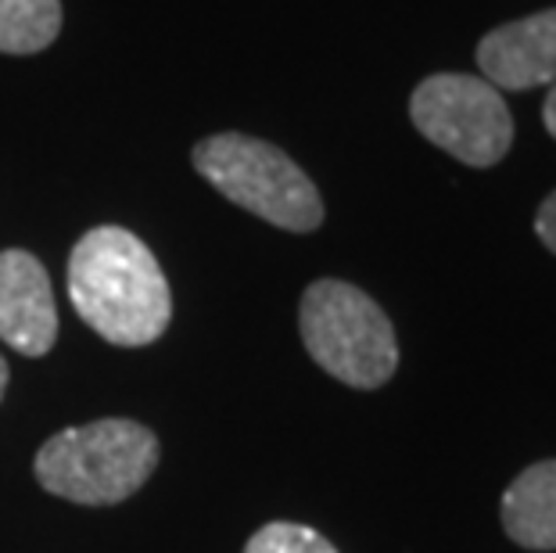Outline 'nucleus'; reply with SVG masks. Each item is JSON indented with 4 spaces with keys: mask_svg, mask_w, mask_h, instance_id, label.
Here are the masks:
<instances>
[{
    "mask_svg": "<svg viewBox=\"0 0 556 553\" xmlns=\"http://www.w3.org/2000/svg\"><path fill=\"white\" fill-rule=\"evenodd\" d=\"M8 378H11V370H8V360L0 356V399H4V392H8Z\"/></svg>",
    "mask_w": 556,
    "mask_h": 553,
    "instance_id": "ddd939ff",
    "label": "nucleus"
},
{
    "mask_svg": "<svg viewBox=\"0 0 556 553\" xmlns=\"http://www.w3.org/2000/svg\"><path fill=\"white\" fill-rule=\"evenodd\" d=\"M478 68L495 90L556 84V8L506 22L478 43Z\"/></svg>",
    "mask_w": 556,
    "mask_h": 553,
    "instance_id": "0eeeda50",
    "label": "nucleus"
},
{
    "mask_svg": "<svg viewBox=\"0 0 556 553\" xmlns=\"http://www.w3.org/2000/svg\"><path fill=\"white\" fill-rule=\"evenodd\" d=\"M194 169L244 213L280 230L309 234L324 223L316 184L277 144L244 134H216L194 144Z\"/></svg>",
    "mask_w": 556,
    "mask_h": 553,
    "instance_id": "20e7f679",
    "label": "nucleus"
},
{
    "mask_svg": "<svg viewBox=\"0 0 556 553\" xmlns=\"http://www.w3.org/2000/svg\"><path fill=\"white\" fill-rule=\"evenodd\" d=\"M62 33V0H0V51L37 54Z\"/></svg>",
    "mask_w": 556,
    "mask_h": 553,
    "instance_id": "1a4fd4ad",
    "label": "nucleus"
},
{
    "mask_svg": "<svg viewBox=\"0 0 556 553\" xmlns=\"http://www.w3.org/2000/svg\"><path fill=\"white\" fill-rule=\"evenodd\" d=\"M413 126L464 166L489 169L514 144V115L503 93L478 76L438 73L413 90Z\"/></svg>",
    "mask_w": 556,
    "mask_h": 553,
    "instance_id": "39448f33",
    "label": "nucleus"
},
{
    "mask_svg": "<svg viewBox=\"0 0 556 553\" xmlns=\"http://www.w3.org/2000/svg\"><path fill=\"white\" fill-rule=\"evenodd\" d=\"M68 299L90 331L119 349L151 345L173 321L155 252L123 227H93L68 255Z\"/></svg>",
    "mask_w": 556,
    "mask_h": 553,
    "instance_id": "f257e3e1",
    "label": "nucleus"
},
{
    "mask_svg": "<svg viewBox=\"0 0 556 553\" xmlns=\"http://www.w3.org/2000/svg\"><path fill=\"white\" fill-rule=\"evenodd\" d=\"M535 234H539V241L546 244V249L556 255V191L542 202L539 209V216H535Z\"/></svg>",
    "mask_w": 556,
    "mask_h": 553,
    "instance_id": "9b49d317",
    "label": "nucleus"
},
{
    "mask_svg": "<svg viewBox=\"0 0 556 553\" xmlns=\"http://www.w3.org/2000/svg\"><path fill=\"white\" fill-rule=\"evenodd\" d=\"M0 341L22 356H47L58 341V305L51 277L37 255L0 252Z\"/></svg>",
    "mask_w": 556,
    "mask_h": 553,
    "instance_id": "423d86ee",
    "label": "nucleus"
},
{
    "mask_svg": "<svg viewBox=\"0 0 556 553\" xmlns=\"http://www.w3.org/2000/svg\"><path fill=\"white\" fill-rule=\"evenodd\" d=\"M244 553H338V546L309 525L269 521L248 539Z\"/></svg>",
    "mask_w": 556,
    "mask_h": 553,
    "instance_id": "9d476101",
    "label": "nucleus"
},
{
    "mask_svg": "<svg viewBox=\"0 0 556 553\" xmlns=\"http://www.w3.org/2000/svg\"><path fill=\"white\" fill-rule=\"evenodd\" d=\"M302 345L330 378L374 392L399 370V338L388 313L349 280H316L299 305Z\"/></svg>",
    "mask_w": 556,
    "mask_h": 553,
    "instance_id": "7ed1b4c3",
    "label": "nucleus"
},
{
    "mask_svg": "<svg viewBox=\"0 0 556 553\" xmlns=\"http://www.w3.org/2000/svg\"><path fill=\"white\" fill-rule=\"evenodd\" d=\"M162 456L159 435L140 420L104 417L51 435L33 470L40 489L79 507H115L155 475Z\"/></svg>",
    "mask_w": 556,
    "mask_h": 553,
    "instance_id": "f03ea898",
    "label": "nucleus"
},
{
    "mask_svg": "<svg viewBox=\"0 0 556 553\" xmlns=\"http://www.w3.org/2000/svg\"><path fill=\"white\" fill-rule=\"evenodd\" d=\"M542 123H546L549 137L556 140V84L549 87V98H546V104H542Z\"/></svg>",
    "mask_w": 556,
    "mask_h": 553,
    "instance_id": "f8f14e48",
    "label": "nucleus"
},
{
    "mask_svg": "<svg viewBox=\"0 0 556 553\" xmlns=\"http://www.w3.org/2000/svg\"><path fill=\"white\" fill-rule=\"evenodd\" d=\"M503 528L517 546L556 550V461L525 467L503 492Z\"/></svg>",
    "mask_w": 556,
    "mask_h": 553,
    "instance_id": "6e6552de",
    "label": "nucleus"
}]
</instances>
